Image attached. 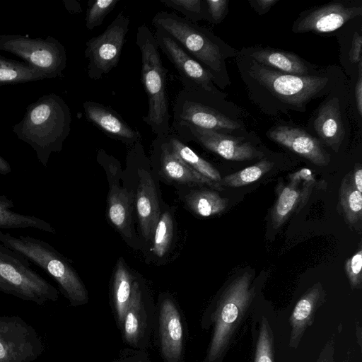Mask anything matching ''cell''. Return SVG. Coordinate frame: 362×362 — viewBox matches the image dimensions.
I'll return each instance as SVG.
<instances>
[{
	"label": "cell",
	"mask_w": 362,
	"mask_h": 362,
	"mask_svg": "<svg viewBox=\"0 0 362 362\" xmlns=\"http://www.w3.org/2000/svg\"><path fill=\"white\" fill-rule=\"evenodd\" d=\"M14 207L12 199L0 194V229H19L32 228L50 233H56L52 226L38 217L25 215L11 209Z\"/></svg>",
	"instance_id": "cell-23"
},
{
	"label": "cell",
	"mask_w": 362,
	"mask_h": 362,
	"mask_svg": "<svg viewBox=\"0 0 362 362\" xmlns=\"http://www.w3.org/2000/svg\"><path fill=\"white\" fill-rule=\"evenodd\" d=\"M274 338L267 318L262 317L256 341L253 362H275Z\"/></svg>",
	"instance_id": "cell-33"
},
{
	"label": "cell",
	"mask_w": 362,
	"mask_h": 362,
	"mask_svg": "<svg viewBox=\"0 0 362 362\" xmlns=\"http://www.w3.org/2000/svg\"><path fill=\"white\" fill-rule=\"evenodd\" d=\"M136 44L141 55V82L146 93L148 110L142 120L156 137L171 133L170 115L165 69L154 34L146 25L137 28Z\"/></svg>",
	"instance_id": "cell-2"
},
{
	"label": "cell",
	"mask_w": 362,
	"mask_h": 362,
	"mask_svg": "<svg viewBox=\"0 0 362 362\" xmlns=\"http://www.w3.org/2000/svg\"><path fill=\"white\" fill-rule=\"evenodd\" d=\"M0 51L17 55L46 78L60 76L66 66L65 47L52 36L42 39L19 35H0Z\"/></svg>",
	"instance_id": "cell-7"
},
{
	"label": "cell",
	"mask_w": 362,
	"mask_h": 362,
	"mask_svg": "<svg viewBox=\"0 0 362 362\" xmlns=\"http://www.w3.org/2000/svg\"><path fill=\"white\" fill-rule=\"evenodd\" d=\"M161 351L168 362H178L182 351L183 331L179 312L173 302L165 300L160 311Z\"/></svg>",
	"instance_id": "cell-20"
},
{
	"label": "cell",
	"mask_w": 362,
	"mask_h": 362,
	"mask_svg": "<svg viewBox=\"0 0 362 362\" xmlns=\"http://www.w3.org/2000/svg\"><path fill=\"white\" fill-rule=\"evenodd\" d=\"M212 94L204 90H181L173 108L172 127L189 124L217 132L239 128L237 122L211 105Z\"/></svg>",
	"instance_id": "cell-8"
},
{
	"label": "cell",
	"mask_w": 362,
	"mask_h": 362,
	"mask_svg": "<svg viewBox=\"0 0 362 362\" xmlns=\"http://www.w3.org/2000/svg\"><path fill=\"white\" fill-rule=\"evenodd\" d=\"M130 19L119 12L105 30L86 43L85 57L88 59L87 74L92 80H99L118 64Z\"/></svg>",
	"instance_id": "cell-9"
},
{
	"label": "cell",
	"mask_w": 362,
	"mask_h": 362,
	"mask_svg": "<svg viewBox=\"0 0 362 362\" xmlns=\"http://www.w3.org/2000/svg\"><path fill=\"white\" fill-rule=\"evenodd\" d=\"M63 3L66 9L71 13H78L82 12V8L80 4L75 0H64Z\"/></svg>",
	"instance_id": "cell-44"
},
{
	"label": "cell",
	"mask_w": 362,
	"mask_h": 362,
	"mask_svg": "<svg viewBox=\"0 0 362 362\" xmlns=\"http://www.w3.org/2000/svg\"><path fill=\"white\" fill-rule=\"evenodd\" d=\"M119 0H98L88 4L86 14V27L92 30L100 25L105 17L115 8Z\"/></svg>",
	"instance_id": "cell-36"
},
{
	"label": "cell",
	"mask_w": 362,
	"mask_h": 362,
	"mask_svg": "<svg viewBox=\"0 0 362 362\" xmlns=\"http://www.w3.org/2000/svg\"><path fill=\"white\" fill-rule=\"evenodd\" d=\"M144 320V311L141 293L138 282L134 281L132 295L122 324L124 336L128 342L135 344L137 341L141 333Z\"/></svg>",
	"instance_id": "cell-27"
},
{
	"label": "cell",
	"mask_w": 362,
	"mask_h": 362,
	"mask_svg": "<svg viewBox=\"0 0 362 362\" xmlns=\"http://www.w3.org/2000/svg\"><path fill=\"white\" fill-rule=\"evenodd\" d=\"M335 341L331 337L323 346L315 362H334Z\"/></svg>",
	"instance_id": "cell-40"
},
{
	"label": "cell",
	"mask_w": 362,
	"mask_h": 362,
	"mask_svg": "<svg viewBox=\"0 0 362 362\" xmlns=\"http://www.w3.org/2000/svg\"><path fill=\"white\" fill-rule=\"evenodd\" d=\"M44 351L32 325L19 316L0 315V362H34Z\"/></svg>",
	"instance_id": "cell-10"
},
{
	"label": "cell",
	"mask_w": 362,
	"mask_h": 362,
	"mask_svg": "<svg viewBox=\"0 0 362 362\" xmlns=\"http://www.w3.org/2000/svg\"><path fill=\"white\" fill-rule=\"evenodd\" d=\"M325 291L320 283L308 288L296 304L289 317L291 327L288 346L296 349L307 330L314 321L315 313L323 304Z\"/></svg>",
	"instance_id": "cell-18"
},
{
	"label": "cell",
	"mask_w": 362,
	"mask_h": 362,
	"mask_svg": "<svg viewBox=\"0 0 362 362\" xmlns=\"http://www.w3.org/2000/svg\"><path fill=\"white\" fill-rule=\"evenodd\" d=\"M252 74L279 98L296 106L317 95L328 81L319 76L286 74L259 65Z\"/></svg>",
	"instance_id": "cell-11"
},
{
	"label": "cell",
	"mask_w": 362,
	"mask_h": 362,
	"mask_svg": "<svg viewBox=\"0 0 362 362\" xmlns=\"http://www.w3.org/2000/svg\"><path fill=\"white\" fill-rule=\"evenodd\" d=\"M358 78L355 87V98L357 110L360 115L362 114V61L358 64Z\"/></svg>",
	"instance_id": "cell-41"
},
{
	"label": "cell",
	"mask_w": 362,
	"mask_h": 362,
	"mask_svg": "<svg viewBox=\"0 0 362 362\" xmlns=\"http://www.w3.org/2000/svg\"><path fill=\"white\" fill-rule=\"evenodd\" d=\"M172 129L183 142L194 141L226 160L244 161L262 156L250 143L244 141L242 138L189 124L174 126L171 127Z\"/></svg>",
	"instance_id": "cell-12"
},
{
	"label": "cell",
	"mask_w": 362,
	"mask_h": 362,
	"mask_svg": "<svg viewBox=\"0 0 362 362\" xmlns=\"http://www.w3.org/2000/svg\"><path fill=\"white\" fill-rule=\"evenodd\" d=\"M166 7L181 13L185 19L195 23L204 16V1L202 0H160Z\"/></svg>",
	"instance_id": "cell-35"
},
{
	"label": "cell",
	"mask_w": 362,
	"mask_h": 362,
	"mask_svg": "<svg viewBox=\"0 0 362 362\" xmlns=\"http://www.w3.org/2000/svg\"><path fill=\"white\" fill-rule=\"evenodd\" d=\"M153 158L169 179L186 185H206L214 189L221 186L201 175L179 158L172 150L168 136L156 137L153 141Z\"/></svg>",
	"instance_id": "cell-14"
},
{
	"label": "cell",
	"mask_w": 362,
	"mask_h": 362,
	"mask_svg": "<svg viewBox=\"0 0 362 362\" xmlns=\"http://www.w3.org/2000/svg\"><path fill=\"white\" fill-rule=\"evenodd\" d=\"M204 2L206 4L204 14L207 13L208 19L215 23L220 21L225 13L228 1L226 0H206Z\"/></svg>",
	"instance_id": "cell-38"
},
{
	"label": "cell",
	"mask_w": 362,
	"mask_h": 362,
	"mask_svg": "<svg viewBox=\"0 0 362 362\" xmlns=\"http://www.w3.org/2000/svg\"><path fill=\"white\" fill-rule=\"evenodd\" d=\"M83 107L86 119L108 137L132 146L140 141L139 131L129 126L112 108L90 100L84 102Z\"/></svg>",
	"instance_id": "cell-16"
},
{
	"label": "cell",
	"mask_w": 362,
	"mask_h": 362,
	"mask_svg": "<svg viewBox=\"0 0 362 362\" xmlns=\"http://www.w3.org/2000/svg\"><path fill=\"white\" fill-rule=\"evenodd\" d=\"M71 111L62 97L49 93L29 105L23 119L12 130L30 145L38 161L47 168L52 153L61 151L71 131Z\"/></svg>",
	"instance_id": "cell-1"
},
{
	"label": "cell",
	"mask_w": 362,
	"mask_h": 362,
	"mask_svg": "<svg viewBox=\"0 0 362 362\" xmlns=\"http://www.w3.org/2000/svg\"><path fill=\"white\" fill-rule=\"evenodd\" d=\"M277 1L278 0H257L251 3L255 4L253 6L259 14H263L267 13Z\"/></svg>",
	"instance_id": "cell-43"
},
{
	"label": "cell",
	"mask_w": 362,
	"mask_h": 362,
	"mask_svg": "<svg viewBox=\"0 0 362 362\" xmlns=\"http://www.w3.org/2000/svg\"><path fill=\"white\" fill-rule=\"evenodd\" d=\"M158 48L177 69L183 89L204 90L216 94L212 74L185 51L168 33L156 28L154 34Z\"/></svg>",
	"instance_id": "cell-13"
},
{
	"label": "cell",
	"mask_w": 362,
	"mask_h": 362,
	"mask_svg": "<svg viewBox=\"0 0 362 362\" xmlns=\"http://www.w3.org/2000/svg\"><path fill=\"white\" fill-rule=\"evenodd\" d=\"M0 291L5 293L6 294H10L13 296V292L11 288L4 281L0 279Z\"/></svg>",
	"instance_id": "cell-46"
},
{
	"label": "cell",
	"mask_w": 362,
	"mask_h": 362,
	"mask_svg": "<svg viewBox=\"0 0 362 362\" xmlns=\"http://www.w3.org/2000/svg\"><path fill=\"white\" fill-rule=\"evenodd\" d=\"M339 199L346 222L351 226L359 223L362 218V193L354 187L351 173L341 182Z\"/></svg>",
	"instance_id": "cell-29"
},
{
	"label": "cell",
	"mask_w": 362,
	"mask_h": 362,
	"mask_svg": "<svg viewBox=\"0 0 362 362\" xmlns=\"http://www.w3.org/2000/svg\"><path fill=\"white\" fill-rule=\"evenodd\" d=\"M11 170V166L9 163L0 156V175H8Z\"/></svg>",
	"instance_id": "cell-45"
},
{
	"label": "cell",
	"mask_w": 362,
	"mask_h": 362,
	"mask_svg": "<svg viewBox=\"0 0 362 362\" xmlns=\"http://www.w3.org/2000/svg\"><path fill=\"white\" fill-rule=\"evenodd\" d=\"M251 280L245 272L221 293L212 315L214 332L204 362H222L255 297Z\"/></svg>",
	"instance_id": "cell-3"
},
{
	"label": "cell",
	"mask_w": 362,
	"mask_h": 362,
	"mask_svg": "<svg viewBox=\"0 0 362 362\" xmlns=\"http://www.w3.org/2000/svg\"><path fill=\"white\" fill-rule=\"evenodd\" d=\"M259 63L278 69L288 74L305 76L308 69L296 54L277 49H262L252 53Z\"/></svg>",
	"instance_id": "cell-24"
},
{
	"label": "cell",
	"mask_w": 362,
	"mask_h": 362,
	"mask_svg": "<svg viewBox=\"0 0 362 362\" xmlns=\"http://www.w3.org/2000/svg\"><path fill=\"white\" fill-rule=\"evenodd\" d=\"M168 139L172 150L179 158L197 172L219 185L222 177L215 167L196 153L174 133L170 134Z\"/></svg>",
	"instance_id": "cell-26"
},
{
	"label": "cell",
	"mask_w": 362,
	"mask_h": 362,
	"mask_svg": "<svg viewBox=\"0 0 362 362\" xmlns=\"http://www.w3.org/2000/svg\"><path fill=\"white\" fill-rule=\"evenodd\" d=\"M40 72L27 64L0 56V86L45 79Z\"/></svg>",
	"instance_id": "cell-30"
},
{
	"label": "cell",
	"mask_w": 362,
	"mask_h": 362,
	"mask_svg": "<svg viewBox=\"0 0 362 362\" xmlns=\"http://www.w3.org/2000/svg\"><path fill=\"white\" fill-rule=\"evenodd\" d=\"M362 249L349 257L344 264V269L350 286L353 288H360L362 283Z\"/></svg>",
	"instance_id": "cell-37"
},
{
	"label": "cell",
	"mask_w": 362,
	"mask_h": 362,
	"mask_svg": "<svg viewBox=\"0 0 362 362\" xmlns=\"http://www.w3.org/2000/svg\"><path fill=\"white\" fill-rule=\"evenodd\" d=\"M185 203L195 214L209 217L222 213L228 204V199L208 189L191 191L185 197Z\"/></svg>",
	"instance_id": "cell-25"
},
{
	"label": "cell",
	"mask_w": 362,
	"mask_h": 362,
	"mask_svg": "<svg viewBox=\"0 0 362 362\" xmlns=\"http://www.w3.org/2000/svg\"><path fill=\"white\" fill-rule=\"evenodd\" d=\"M107 215L111 223L127 238L132 235L131 199L127 189L112 186L107 200Z\"/></svg>",
	"instance_id": "cell-22"
},
{
	"label": "cell",
	"mask_w": 362,
	"mask_h": 362,
	"mask_svg": "<svg viewBox=\"0 0 362 362\" xmlns=\"http://www.w3.org/2000/svg\"><path fill=\"white\" fill-rule=\"evenodd\" d=\"M361 46V35L358 33H355L352 38L351 47L349 51V60L351 63L358 64L360 62L362 61Z\"/></svg>",
	"instance_id": "cell-39"
},
{
	"label": "cell",
	"mask_w": 362,
	"mask_h": 362,
	"mask_svg": "<svg viewBox=\"0 0 362 362\" xmlns=\"http://www.w3.org/2000/svg\"><path fill=\"white\" fill-rule=\"evenodd\" d=\"M300 197V191L296 184L291 183L281 189L272 211L274 228H279L288 219L298 205Z\"/></svg>",
	"instance_id": "cell-31"
},
{
	"label": "cell",
	"mask_w": 362,
	"mask_h": 362,
	"mask_svg": "<svg viewBox=\"0 0 362 362\" xmlns=\"http://www.w3.org/2000/svg\"><path fill=\"white\" fill-rule=\"evenodd\" d=\"M139 182L136 194V207L141 233L146 240H152L160 209L155 183L148 172L139 168Z\"/></svg>",
	"instance_id": "cell-19"
},
{
	"label": "cell",
	"mask_w": 362,
	"mask_h": 362,
	"mask_svg": "<svg viewBox=\"0 0 362 362\" xmlns=\"http://www.w3.org/2000/svg\"><path fill=\"white\" fill-rule=\"evenodd\" d=\"M351 176L354 187L362 193V168L361 164L358 163L355 165Z\"/></svg>",
	"instance_id": "cell-42"
},
{
	"label": "cell",
	"mask_w": 362,
	"mask_h": 362,
	"mask_svg": "<svg viewBox=\"0 0 362 362\" xmlns=\"http://www.w3.org/2000/svg\"><path fill=\"white\" fill-rule=\"evenodd\" d=\"M0 243L42 269L59 285L73 306L86 303V290L67 259L45 241L0 231Z\"/></svg>",
	"instance_id": "cell-4"
},
{
	"label": "cell",
	"mask_w": 362,
	"mask_h": 362,
	"mask_svg": "<svg viewBox=\"0 0 362 362\" xmlns=\"http://www.w3.org/2000/svg\"><path fill=\"white\" fill-rule=\"evenodd\" d=\"M314 128L325 144L337 151L345 133L337 98H332L320 107Z\"/></svg>",
	"instance_id": "cell-21"
},
{
	"label": "cell",
	"mask_w": 362,
	"mask_h": 362,
	"mask_svg": "<svg viewBox=\"0 0 362 362\" xmlns=\"http://www.w3.org/2000/svg\"><path fill=\"white\" fill-rule=\"evenodd\" d=\"M134 282L130 273L120 259L114 274L113 294L117 315L121 324H123L132 295Z\"/></svg>",
	"instance_id": "cell-28"
},
{
	"label": "cell",
	"mask_w": 362,
	"mask_h": 362,
	"mask_svg": "<svg viewBox=\"0 0 362 362\" xmlns=\"http://www.w3.org/2000/svg\"><path fill=\"white\" fill-rule=\"evenodd\" d=\"M361 14V6L347 7L340 3H331L318 7L298 19L293 30L295 33H330Z\"/></svg>",
	"instance_id": "cell-15"
},
{
	"label": "cell",
	"mask_w": 362,
	"mask_h": 362,
	"mask_svg": "<svg viewBox=\"0 0 362 362\" xmlns=\"http://www.w3.org/2000/svg\"><path fill=\"white\" fill-rule=\"evenodd\" d=\"M173 235V221L168 211L164 212L157 223L153 235V252L158 257H163L168 252Z\"/></svg>",
	"instance_id": "cell-34"
},
{
	"label": "cell",
	"mask_w": 362,
	"mask_h": 362,
	"mask_svg": "<svg viewBox=\"0 0 362 362\" xmlns=\"http://www.w3.org/2000/svg\"><path fill=\"white\" fill-rule=\"evenodd\" d=\"M272 165V162L267 160H262L255 165L225 176L221 178L219 185L238 187L251 184L268 173Z\"/></svg>",
	"instance_id": "cell-32"
},
{
	"label": "cell",
	"mask_w": 362,
	"mask_h": 362,
	"mask_svg": "<svg viewBox=\"0 0 362 362\" xmlns=\"http://www.w3.org/2000/svg\"><path fill=\"white\" fill-rule=\"evenodd\" d=\"M0 279L13 296L42 305L58 299V291L35 270L25 257L0 243Z\"/></svg>",
	"instance_id": "cell-6"
},
{
	"label": "cell",
	"mask_w": 362,
	"mask_h": 362,
	"mask_svg": "<svg viewBox=\"0 0 362 362\" xmlns=\"http://www.w3.org/2000/svg\"><path fill=\"white\" fill-rule=\"evenodd\" d=\"M152 25L168 33L185 51L209 71L214 78L223 69V53L216 37L206 28L167 11L158 12Z\"/></svg>",
	"instance_id": "cell-5"
},
{
	"label": "cell",
	"mask_w": 362,
	"mask_h": 362,
	"mask_svg": "<svg viewBox=\"0 0 362 362\" xmlns=\"http://www.w3.org/2000/svg\"><path fill=\"white\" fill-rule=\"evenodd\" d=\"M268 136L315 165L325 166L330 161L319 140L302 129L278 126L269 131Z\"/></svg>",
	"instance_id": "cell-17"
}]
</instances>
